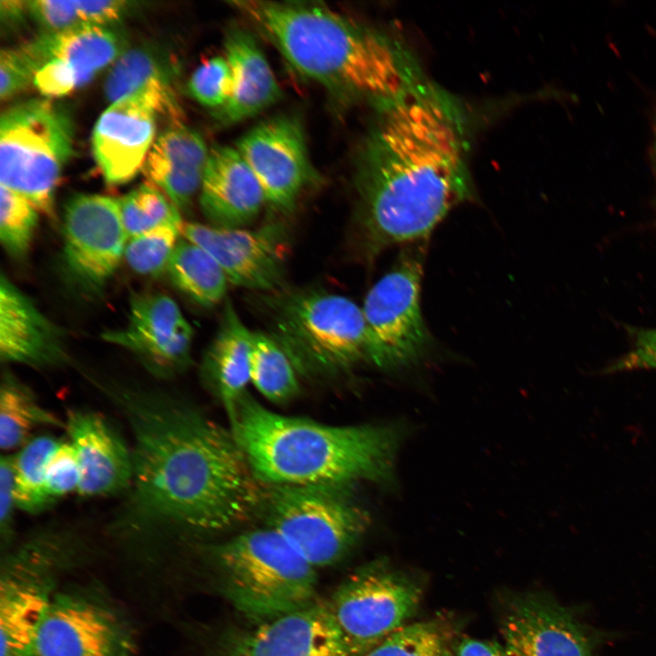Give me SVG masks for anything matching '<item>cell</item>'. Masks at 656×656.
Here are the masks:
<instances>
[{"label": "cell", "instance_id": "cell-13", "mask_svg": "<svg viewBox=\"0 0 656 656\" xmlns=\"http://www.w3.org/2000/svg\"><path fill=\"white\" fill-rule=\"evenodd\" d=\"M131 628L117 607L90 591H56L41 621L36 656H132Z\"/></svg>", "mask_w": 656, "mask_h": 656}, {"label": "cell", "instance_id": "cell-11", "mask_svg": "<svg viewBox=\"0 0 656 656\" xmlns=\"http://www.w3.org/2000/svg\"><path fill=\"white\" fill-rule=\"evenodd\" d=\"M422 242L402 251L393 268L369 290L362 307L368 361L384 369L417 362L431 343L420 306Z\"/></svg>", "mask_w": 656, "mask_h": 656}, {"label": "cell", "instance_id": "cell-18", "mask_svg": "<svg viewBox=\"0 0 656 656\" xmlns=\"http://www.w3.org/2000/svg\"><path fill=\"white\" fill-rule=\"evenodd\" d=\"M181 234L210 254L231 284L270 292L283 288L288 240L282 224L251 230L185 222Z\"/></svg>", "mask_w": 656, "mask_h": 656}, {"label": "cell", "instance_id": "cell-36", "mask_svg": "<svg viewBox=\"0 0 656 656\" xmlns=\"http://www.w3.org/2000/svg\"><path fill=\"white\" fill-rule=\"evenodd\" d=\"M37 209L19 193L0 186V241L7 253L25 256L38 221Z\"/></svg>", "mask_w": 656, "mask_h": 656}, {"label": "cell", "instance_id": "cell-5", "mask_svg": "<svg viewBox=\"0 0 656 656\" xmlns=\"http://www.w3.org/2000/svg\"><path fill=\"white\" fill-rule=\"evenodd\" d=\"M226 599L251 621L302 608L316 600V569L271 528L209 546Z\"/></svg>", "mask_w": 656, "mask_h": 656}, {"label": "cell", "instance_id": "cell-4", "mask_svg": "<svg viewBox=\"0 0 656 656\" xmlns=\"http://www.w3.org/2000/svg\"><path fill=\"white\" fill-rule=\"evenodd\" d=\"M258 478L268 486L393 483L402 424L331 425L271 411L247 394L231 425Z\"/></svg>", "mask_w": 656, "mask_h": 656}, {"label": "cell", "instance_id": "cell-16", "mask_svg": "<svg viewBox=\"0 0 656 656\" xmlns=\"http://www.w3.org/2000/svg\"><path fill=\"white\" fill-rule=\"evenodd\" d=\"M21 46L35 71L34 86L48 98L84 86L124 52L122 36L108 26L44 32Z\"/></svg>", "mask_w": 656, "mask_h": 656}, {"label": "cell", "instance_id": "cell-35", "mask_svg": "<svg viewBox=\"0 0 656 656\" xmlns=\"http://www.w3.org/2000/svg\"><path fill=\"white\" fill-rule=\"evenodd\" d=\"M181 220L158 226L129 238L124 256L129 267L142 275H158L166 267L179 241Z\"/></svg>", "mask_w": 656, "mask_h": 656}, {"label": "cell", "instance_id": "cell-14", "mask_svg": "<svg viewBox=\"0 0 656 656\" xmlns=\"http://www.w3.org/2000/svg\"><path fill=\"white\" fill-rule=\"evenodd\" d=\"M63 259L69 277L97 293L124 256L127 241L119 200L99 194H78L66 204Z\"/></svg>", "mask_w": 656, "mask_h": 656}, {"label": "cell", "instance_id": "cell-28", "mask_svg": "<svg viewBox=\"0 0 656 656\" xmlns=\"http://www.w3.org/2000/svg\"><path fill=\"white\" fill-rule=\"evenodd\" d=\"M168 272L173 284L195 302L210 307L225 296L228 279L216 260L200 246L179 240Z\"/></svg>", "mask_w": 656, "mask_h": 656}, {"label": "cell", "instance_id": "cell-26", "mask_svg": "<svg viewBox=\"0 0 656 656\" xmlns=\"http://www.w3.org/2000/svg\"><path fill=\"white\" fill-rule=\"evenodd\" d=\"M252 332L238 315L231 301L225 304L218 333L203 362V374L221 402L231 425L250 380Z\"/></svg>", "mask_w": 656, "mask_h": 656}, {"label": "cell", "instance_id": "cell-42", "mask_svg": "<svg viewBox=\"0 0 656 656\" xmlns=\"http://www.w3.org/2000/svg\"><path fill=\"white\" fill-rule=\"evenodd\" d=\"M453 656H510L503 643L463 636L453 645Z\"/></svg>", "mask_w": 656, "mask_h": 656}, {"label": "cell", "instance_id": "cell-3", "mask_svg": "<svg viewBox=\"0 0 656 656\" xmlns=\"http://www.w3.org/2000/svg\"><path fill=\"white\" fill-rule=\"evenodd\" d=\"M302 76L377 104L424 77L399 43L319 4L239 0L230 3Z\"/></svg>", "mask_w": 656, "mask_h": 656}, {"label": "cell", "instance_id": "cell-44", "mask_svg": "<svg viewBox=\"0 0 656 656\" xmlns=\"http://www.w3.org/2000/svg\"><path fill=\"white\" fill-rule=\"evenodd\" d=\"M653 145H652V155H653V162H654V168L656 171V117H655V122H654V130H653Z\"/></svg>", "mask_w": 656, "mask_h": 656}, {"label": "cell", "instance_id": "cell-22", "mask_svg": "<svg viewBox=\"0 0 656 656\" xmlns=\"http://www.w3.org/2000/svg\"><path fill=\"white\" fill-rule=\"evenodd\" d=\"M264 203L263 190L236 147L210 149L200 189V205L210 225L243 228Z\"/></svg>", "mask_w": 656, "mask_h": 656}, {"label": "cell", "instance_id": "cell-6", "mask_svg": "<svg viewBox=\"0 0 656 656\" xmlns=\"http://www.w3.org/2000/svg\"><path fill=\"white\" fill-rule=\"evenodd\" d=\"M269 334L301 374H337L368 361L362 307L341 294L314 289L280 290L263 296Z\"/></svg>", "mask_w": 656, "mask_h": 656}, {"label": "cell", "instance_id": "cell-21", "mask_svg": "<svg viewBox=\"0 0 656 656\" xmlns=\"http://www.w3.org/2000/svg\"><path fill=\"white\" fill-rule=\"evenodd\" d=\"M157 117L149 100L140 94L112 102L101 114L93 130L92 148L107 183H127L142 169L156 139Z\"/></svg>", "mask_w": 656, "mask_h": 656}, {"label": "cell", "instance_id": "cell-10", "mask_svg": "<svg viewBox=\"0 0 656 656\" xmlns=\"http://www.w3.org/2000/svg\"><path fill=\"white\" fill-rule=\"evenodd\" d=\"M423 582L385 560L365 564L337 587L327 601L349 656H363L416 612Z\"/></svg>", "mask_w": 656, "mask_h": 656}, {"label": "cell", "instance_id": "cell-23", "mask_svg": "<svg viewBox=\"0 0 656 656\" xmlns=\"http://www.w3.org/2000/svg\"><path fill=\"white\" fill-rule=\"evenodd\" d=\"M0 356L5 363L46 367L66 354L59 329L8 278L0 279Z\"/></svg>", "mask_w": 656, "mask_h": 656}, {"label": "cell", "instance_id": "cell-19", "mask_svg": "<svg viewBox=\"0 0 656 656\" xmlns=\"http://www.w3.org/2000/svg\"><path fill=\"white\" fill-rule=\"evenodd\" d=\"M103 338L136 354L153 372L168 374L189 364L192 329L170 297L144 293L131 299L128 324Z\"/></svg>", "mask_w": 656, "mask_h": 656}, {"label": "cell", "instance_id": "cell-30", "mask_svg": "<svg viewBox=\"0 0 656 656\" xmlns=\"http://www.w3.org/2000/svg\"><path fill=\"white\" fill-rule=\"evenodd\" d=\"M292 361L269 334L252 332L250 353V380L268 400L284 403L294 397L299 381Z\"/></svg>", "mask_w": 656, "mask_h": 656}, {"label": "cell", "instance_id": "cell-12", "mask_svg": "<svg viewBox=\"0 0 656 656\" xmlns=\"http://www.w3.org/2000/svg\"><path fill=\"white\" fill-rule=\"evenodd\" d=\"M580 606H565L543 591L507 594L498 628L510 656H598L613 634L588 624Z\"/></svg>", "mask_w": 656, "mask_h": 656}, {"label": "cell", "instance_id": "cell-33", "mask_svg": "<svg viewBox=\"0 0 656 656\" xmlns=\"http://www.w3.org/2000/svg\"><path fill=\"white\" fill-rule=\"evenodd\" d=\"M456 634L445 618L406 623L363 656H453Z\"/></svg>", "mask_w": 656, "mask_h": 656}, {"label": "cell", "instance_id": "cell-37", "mask_svg": "<svg viewBox=\"0 0 656 656\" xmlns=\"http://www.w3.org/2000/svg\"><path fill=\"white\" fill-rule=\"evenodd\" d=\"M191 97L201 105L220 110L229 101L232 90L230 65L223 56H214L200 65L189 85Z\"/></svg>", "mask_w": 656, "mask_h": 656}, {"label": "cell", "instance_id": "cell-8", "mask_svg": "<svg viewBox=\"0 0 656 656\" xmlns=\"http://www.w3.org/2000/svg\"><path fill=\"white\" fill-rule=\"evenodd\" d=\"M351 487L268 486L263 507L278 532L315 569L343 559L368 526Z\"/></svg>", "mask_w": 656, "mask_h": 656}, {"label": "cell", "instance_id": "cell-32", "mask_svg": "<svg viewBox=\"0 0 656 656\" xmlns=\"http://www.w3.org/2000/svg\"><path fill=\"white\" fill-rule=\"evenodd\" d=\"M59 442L52 436H37L14 454L15 498L19 510L36 515L55 504L46 491V466Z\"/></svg>", "mask_w": 656, "mask_h": 656}, {"label": "cell", "instance_id": "cell-15", "mask_svg": "<svg viewBox=\"0 0 656 656\" xmlns=\"http://www.w3.org/2000/svg\"><path fill=\"white\" fill-rule=\"evenodd\" d=\"M236 149L256 176L266 203L278 211L291 212L314 180L304 131L295 117L277 115L260 122Z\"/></svg>", "mask_w": 656, "mask_h": 656}, {"label": "cell", "instance_id": "cell-34", "mask_svg": "<svg viewBox=\"0 0 656 656\" xmlns=\"http://www.w3.org/2000/svg\"><path fill=\"white\" fill-rule=\"evenodd\" d=\"M118 200L128 239L162 224L181 220L179 210L151 184L140 185Z\"/></svg>", "mask_w": 656, "mask_h": 656}, {"label": "cell", "instance_id": "cell-31", "mask_svg": "<svg viewBox=\"0 0 656 656\" xmlns=\"http://www.w3.org/2000/svg\"><path fill=\"white\" fill-rule=\"evenodd\" d=\"M127 1H27L30 15L46 32L55 33L85 26H108L130 8Z\"/></svg>", "mask_w": 656, "mask_h": 656}, {"label": "cell", "instance_id": "cell-9", "mask_svg": "<svg viewBox=\"0 0 656 656\" xmlns=\"http://www.w3.org/2000/svg\"><path fill=\"white\" fill-rule=\"evenodd\" d=\"M75 539L60 528L36 531L2 561L0 580L1 656H36L43 617L56 593V576L74 554Z\"/></svg>", "mask_w": 656, "mask_h": 656}, {"label": "cell", "instance_id": "cell-24", "mask_svg": "<svg viewBox=\"0 0 656 656\" xmlns=\"http://www.w3.org/2000/svg\"><path fill=\"white\" fill-rule=\"evenodd\" d=\"M209 152L197 131L183 122L171 123L156 138L142 171L151 185L182 210L200 191Z\"/></svg>", "mask_w": 656, "mask_h": 656}, {"label": "cell", "instance_id": "cell-17", "mask_svg": "<svg viewBox=\"0 0 656 656\" xmlns=\"http://www.w3.org/2000/svg\"><path fill=\"white\" fill-rule=\"evenodd\" d=\"M216 656H349L328 603L296 610L223 634Z\"/></svg>", "mask_w": 656, "mask_h": 656}, {"label": "cell", "instance_id": "cell-20", "mask_svg": "<svg viewBox=\"0 0 656 656\" xmlns=\"http://www.w3.org/2000/svg\"><path fill=\"white\" fill-rule=\"evenodd\" d=\"M65 429L78 461L77 493L85 497L125 495L132 481V454L116 426L96 411L70 409Z\"/></svg>", "mask_w": 656, "mask_h": 656}, {"label": "cell", "instance_id": "cell-39", "mask_svg": "<svg viewBox=\"0 0 656 656\" xmlns=\"http://www.w3.org/2000/svg\"><path fill=\"white\" fill-rule=\"evenodd\" d=\"M631 345L620 358L609 365L607 372L656 369V328L628 327Z\"/></svg>", "mask_w": 656, "mask_h": 656}, {"label": "cell", "instance_id": "cell-25", "mask_svg": "<svg viewBox=\"0 0 656 656\" xmlns=\"http://www.w3.org/2000/svg\"><path fill=\"white\" fill-rule=\"evenodd\" d=\"M224 49L232 90L227 104L217 111V117L222 124L231 125L271 107L282 92L266 56L249 31L236 26L228 28Z\"/></svg>", "mask_w": 656, "mask_h": 656}, {"label": "cell", "instance_id": "cell-41", "mask_svg": "<svg viewBox=\"0 0 656 656\" xmlns=\"http://www.w3.org/2000/svg\"><path fill=\"white\" fill-rule=\"evenodd\" d=\"M35 73L20 46L6 48L0 55V97L6 100L33 83Z\"/></svg>", "mask_w": 656, "mask_h": 656}, {"label": "cell", "instance_id": "cell-7", "mask_svg": "<svg viewBox=\"0 0 656 656\" xmlns=\"http://www.w3.org/2000/svg\"><path fill=\"white\" fill-rule=\"evenodd\" d=\"M73 121L50 98L7 108L0 118V182L53 219L55 192L73 152Z\"/></svg>", "mask_w": 656, "mask_h": 656}, {"label": "cell", "instance_id": "cell-2", "mask_svg": "<svg viewBox=\"0 0 656 656\" xmlns=\"http://www.w3.org/2000/svg\"><path fill=\"white\" fill-rule=\"evenodd\" d=\"M378 106L357 179V220L370 256L425 241L473 195L466 116L452 95L424 79Z\"/></svg>", "mask_w": 656, "mask_h": 656}, {"label": "cell", "instance_id": "cell-27", "mask_svg": "<svg viewBox=\"0 0 656 656\" xmlns=\"http://www.w3.org/2000/svg\"><path fill=\"white\" fill-rule=\"evenodd\" d=\"M40 426L65 427V422L45 408L28 386L9 372L0 385V447L5 452L21 448Z\"/></svg>", "mask_w": 656, "mask_h": 656}, {"label": "cell", "instance_id": "cell-38", "mask_svg": "<svg viewBox=\"0 0 656 656\" xmlns=\"http://www.w3.org/2000/svg\"><path fill=\"white\" fill-rule=\"evenodd\" d=\"M80 470L75 450L69 441H60L46 466V487L56 503L61 497L78 490Z\"/></svg>", "mask_w": 656, "mask_h": 656}, {"label": "cell", "instance_id": "cell-40", "mask_svg": "<svg viewBox=\"0 0 656 656\" xmlns=\"http://www.w3.org/2000/svg\"><path fill=\"white\" fill-rule=\"evenodd\" d=\"M15 498L14 454L0 457V540L2 549H8L15 537Z\"/></svg>", "mask_w": 656, "mask_h": 656}, {"label": "cell", "instance_id": "cell-1", "mask_svg": "<svg viewBox=\"0 0 656 656\" xmlns=\"http://www.w3.org/2000/svg\"><path fill=\"white\" fill-rule=\"evenodd\" d=\"M101 390L132 436V481L113 517L114 533L135 539L212 534L264 506L268 487L231 429L167 393Z\"/></svg>", "mask_w": 656, "mask_h": 656}, {"label": "cell", "instance_id": "cell-43", "mask_svg": "<svg viewBox=\"0 0 656 656\" xmlns=\"http://www.w3.org/2000/svg\"><path fill=\"white\" fill-rule=\"evenodd\" d=\"M2 20L16 22L22 20L25 14H28L27 1H1Z\"/></svg>", "mask_w": 656, "mask_h": 656}, {"label": "cell", "instance_id": "cell-29", "mask_svg": "<svg viewBox=\"0 0 656 656\" xmlns=\"http://www.w3.org/2000/svg\"><path fill=\"white\" fill-rule=\"evenodd\" d=\"M174 73L160 53L148 47L132 48L113 63L105 81V95L112 103L149 87L172 86Z\"/></svg>", "mask_w": 656, "mask_h": 656}]
</instances>
